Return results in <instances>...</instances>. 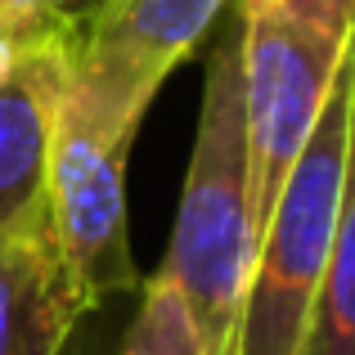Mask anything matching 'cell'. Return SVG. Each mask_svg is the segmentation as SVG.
I'll use <instances>...</instances> for the list:
<instances>
[{
    "instance_id": "cell-9",
    "label": "cell",
    "mask_w": 355,
    "mask_h": 355,
    "mask_svg": "<svg viewBox=\"0 0 355 355\" xmlns=\"http://www.w3.org/2000/svg\"><path fill=\"white\" fill-rule=\"evenodd\" d=\"M117 355H198L189 311H184L180 293L166 275H153L144 284L139 315L126 329V342H121Z\"/></svg>"
},
{
    "instance_id": "cell-1",
    "label": "cell",
    "mask_w": 355,
    "mask_h": 355,
    "mask_svg": "<svg viewBox=\"0 0 355 355\" xmlns=\"http://www.w3.org/2000/svg\"><path fill=\"white\" fill-rule=\"evenodd\" d=\"M257 211H252L248 135H243V14L211 50L193 157L180 193V216L157 275H166L189 311L198 355H230L248 275L257 257Z\"/></svg>"
},
{
    "instance_id": "cell-7",
    "label": "cell",
    "mask_w": 355,
    "mask_h": 355,
    "mask_svg": "<svg viewBox=\"0 0 355 355\" xmlns=\"http://www.w3.org/2000/svg\"><path fill=\"white\" fill-rule=\"evenodd\" d=\"M81 315L50 216L0 234V355H59Z\"/></svg>"
},
{
    "instance_id": "cell-4",
    "label": "cell",
    "mask_w": 355,
    "mask_h": 355,
    "mask_svg": "<svg viewBox=\"0 0 355 355\" xmlns=\"http://www.w3.org/2000/svg\"><path fill=\"white\" fill-rule=\"evenodd\" d=\"M130 144L135 135L108 130L63 86L45 162V216L86 311L104 297L135 288V266L126 248V184H121Z\"/></svg>"
},
{
    "instance_id": "cell-8",
    "label": "cell",
    "mask_w": 355,
    "mask_h": 355,
    "mask_svg": "<svg viewBox=\"0 0 355 355\" xmlns=\"http://www.w3.org/2000/svg\"><path fill=\"white\" fill-rule=\"evenodd\" d=\"M297 355H355V126L347 153V180L338 202V230L324 261V279L315 288L311 320Z\"/></svg>"
},
{
    "instance_id": "cell-12",
    "label": "cell",
    "mask_w": 355,
    "mask_h": 355,
    "mask_svg": "<svg viewBox=\"0 0 355 355\" xmlns=\"http://www.w3.org/2000/svg\"><path fill=\"white\" fill-rule=\"evenodd\" d=\"M99 5H104V0H54V23H59L63 32H77Z\"/></svg>"
},
{
    "instance_id": "cell-11",
    "label": "cell",
    "mask_w": 355,
    "mask_h": 355,
    "mask_svg": "<svg viewBox=\"0 0 355 355\" xmlns=\"http://www.w3.org/2000/svg\"><path fill=\"white\" fill-rule=\"evenodd\" d=\"M279 5L338 41H355V0H279Z\"/></svg>"
},
{
    "instance_id": "cell-13",
    "label": "cell",
    "mask_w": 355,
    "mask_h": 355,
    "mask_svg": "<svg viewBox=\"0 0 355 355\" xmlns=\"http://www.w3.org/2000/svg\"><path fill=\"white\" fill-rule=\"evenodd\" d=\"M27 50H32V45H23V41H18V36H9L5 27H0V81H5L9 72L18 68V59H23Z\"/></svg>"
},
{
    "instance_id": "cell-6",
    "label": "cell",
    "mask_w": 355,
    "mask_h": 355,
    "mask_svg": "<svg viewBox=\"0 0 355 355\" xmlns=\"http://www.w3.org/2000/svg\"><path fill=\"white\" fill-rule=\"evenodd\" d=\"M63 86L68 32L36 41L0 81V234L45 220V162Z\"/></svg>"
},
{
    "instance_id": "cell-5",
    "label": "cell",
    "mask_w": 355,
    "mask_h": 355,
    "mask_svg": "<svg viewBox=\"0 0 355 355\" xmlns=\"http://www.w3.org/2000/svg\"><path fill=\"white\" fill-rule=\"evenodd\" d=\"M230 0H104L68 32V95L108 130L135 135L171 68Z\"/></svg>"
},
{
    "instance_id": "cell-14",
    "label": "cell",
    "mask_w": 355,
    "mask_h": 355,
    "mask_svg": "<svg viewBox=\"0 0 355 355\" xmlns=\"http://www.w3.org/2000/svg\"><path fill=\"white\" fill-rule=\"evenodd\" d=\"M351 63H355V41H351Z\"/></svg>"
},
{
    "instance_id": "cell-3",
    "label": "cell",
    "mask_w": 355,
    "mask_h": 355,
    "mask_svg": "<svg viewBox=\"0 0 355 355\" xmlns=\"http://www.w3.org/2000/svg\"><path fill=\"white\" fill-rule=\"evenodd\" d=\"M243 14V135L257 230L270 220L293 162L302 157L351 41L288 14L279 0H239Z\"/></svg>"
},
{
    "instance_id": "cell-2",
    "label": "cell",
    "mask_w": 355,
    "mask_h": 355,
    "mask_svg": "<svg viewBox=\"0 0 355 355\" xmlns=\"http://www.w3.org/2000/svg\"><path fill=\"white\" fill-rule=\"evenodd\" d=\"M355 126V63L347 50L338 81L329 90L320 121L293 162L275 211L261 225L257 257L248 275V297L239 311L230 355H297L311 320L315 288L324 279V261L338 230V202L347 180Z\"/></svg>"
},
{
    "instance_id": "cell-10",
    "label": "cell",
    "mask_w": 355,
    "mask_h": 355,
    "mask_svg": "<svg viewBox=\"0 0 355 355\" xmlns=\"http://www.w3.org/2000/svg\"><path fill=\"white\" fill-rule=\"evenodd\" d=\"M0 27L18 36L23 45H36L45 36L63 32L54 23V0H0Z\"/></svg>"
}]
</instances>
